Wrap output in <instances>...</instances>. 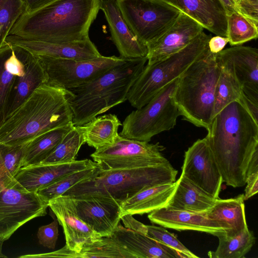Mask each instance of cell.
I'll list each match as a JSON object with an SVG mask.
<instances>
[{"label": "cell", "instance_id": "obj_1", "mask_svg": "<svg viewBox=\"0 0 258 258\" xmlns=\"http://www.w3.org/2000/svg\"><path fill=\"white\" fill-rule=\"evenodd\" d=\"M206 138L223 181L233 187L246 184L250 160L258 149V122L239 101L214 116Z\"/></svg>", "mask_w": 258, "mask_h": 258}, {"label": "cell", "instance_id": "obj_2", "mask_svg": "<svg viewBox=\"0 0 258 258\" xmlns=\"http://www.w3.org/2000/svg\"><path fill=\"white\" fill-rule=\"evenodd\" d=\"M103 0H55L19 17L9 35L51 43L90 39V28Z\"/></svg>", "mask_w": 258, "mask_h": 258}, {"label": "cell", "instance_id": "obj_3", "mask_svg": "<svg viewBox=\"0 0 258 258\" xmlns=\"http://www.w3.org/2000/svg\"><path fill=\"white\" fill-rule=\"evenodd\" d=\"M72 93L65 88L44 84L0 127V143L11 146L26 144L52 129L73 122L70 104Z\"/></svg>", "mask_w": 258, "mask_h": 258}, {"label": "cell", "instance_id": "obj_4", "mask_svg": "<svg viewBox=\"0 0 258 258\" xmlns=\"http://www.w3.org/2000/svg\"><path fill=\"white\" fill-rule=\"evenodd\" d=\"M147 60V57L124 59L92 81L68 89L72 93L70 104L74 125H83L125 102Z\"/></svg>", "mask_w": 258, "mask_h": 258}, {"label": "cell", "instance_id": "obj_5", "mask_svg": "<svg viewBox=\"0 0 258 258\" xmlns=\"http://www.w3.org/2000/svg\"><path fill=\"white\" fill-rule=\"evenodd\" d=\"M177 173L170 162L125 169H102L99 166L92 176L74 185L62 195L73 198L104 196L121 204L144 188L175 182Z\"/></svg>", "mask_w": 258, "mask_h": 258}, {"label": "cell", "instance_id": "obj_6", "mask_svg": "<svg viewBox=\"0 0 258 258\" xmlns=\"http://www.w3.org/2000/svg\"><path fill=\"white\" fill-rule=\"evenodd\" d=\"M221 72L209 50L178 78L174 100L183 119L207 130L213 116L215 92Z\"/></svg>", "mask_w": 258, "mask_h": 258}, {"label": "cell", "instance_id": "obj_7", "mask_svg": "<svg viewBox=\"0 0 258 258\" xmlns=\"http://www.w3.org/2000/svg\"><path fill=\"white\" fill-rule=\"evenodd\" d=\"M211 36L204 31L186 46L165 58L147 63L131 87L127 96L131 105L139 109L166 85L178 78L209 50Z\"/></svg>", "mask_w": 258, "mask_h": 258}, {"label": "cell", "instance_id": "obj_8", "mask_svg": "<svg viewBox=\"0 0 258 258\" xmlns=\"http://www.w3.org/2000/svg\"><path fill=\"white\" fill-rule=\"evenodd\" d=\"M177 80L164 86L142 107L131 112L123 121L119 135L149 142L155 135L174 128L181 115L174 100Z\"/></svg>", "mask_w": 258, "mask_h": 258}, {"label": "cell", "instance_id": "obj_9", "mask_svg": "<svg viewBox=\"0 0 258 258\" xmlns=\"http://www.w3.org/2000/svg\"><path fill=\"white\" fill-rule=\"evenodd\" d=\"M135 35L147 46L175 21L180 12L159 0H115Z\"/></svg>", "mask_w": 258, "mask_h": 258}, {"label": "cell", "instance_id": "obj_10", "mask_svg": "<svg viewBox=\"0 0 258 258\" xmlns=\"http://www.w3.org/2000/svg\"><path fill=\"white\" fill-rule=\"evenodd\" d=\"M164 149L158 142L129 139L118 134L113 144L96 149L91 157L102 169L133 168L169 162L162 154Z\"/></svg>", "mask_w": 258, "mask_h": 258}, {"label": "cell", "instance_id": "obj_11", "mask_svg": "<svg viewBox=\"0 0 258 258\" xmlns=\"http://www.w3.org/2000/svg\"><path fill=\"white\" fill-rule=\"evenodd\" d=\"M47 78V84L66 89L84 85L95 79L125 58L114 55L87 60L38 56Z\"/></svg>", "mask_w": 258, "mask_h": 258}, {"label": "cell", "instance_id": "obj_12", "mask_svg": "<svg viewBox=\"0 0 258 258\" xmlns=\"http://www.w3.org/2000/svg\"><path fill=\"white\" fill-rule=\"evenodd\" d=\"M48 207L36 192L27 190L16 180L0 192V240L9 239L30 220L45 216Z\"/></svg>", "mask_w": 258, "mask_h": 258}, {"label": "cell", "instance_id": "obj_13", "mask_svg": "<svg viewBox=\"0 0 258 258\" xmlns=\"http://www.w3.org/2000/svg\"><path fill=\"white\" fill-rule=\"evenodd\" d=\"M181 174L213 197L219 198L223 179L206 137L196 141L185 151Z\"/></svg>", "mask_w": 258, "mask_h": 258}, {"label": "cell", "instance_id": "obj_14", "mask_svg": "<svg viewBox=\"0 0 258 258\" xmlns=\"http://www.w3.org/2000/svg\"><path fill=\"white\" fill-rule=\"evenodd\" d=\"M48 207L62 226L66 239L64 247L79 252L86 244L94 243L101 236L78 216L75 201L68 195H61L48 202Z\"/></svg>", "mask_w": 258, "mask_h": 258}, {"label": "cell", "instance_id": "obj_15", "mask_svg": "<svg viewBox=\"0 0 258 258\" xmlns=\"http://www.w3.org/2000/svg\"><path fill=\"white\" fill-rule=\"evenodd\" d=\"M73 198L78 215L85 223L101 237L112 235L121 220L119 202L113 198L99 195Z\"/></svg>", "mask_w": 258, "mask_h": 258}, {"label": "cell", "instance_id": "obj_16", "mask_svg": "<svg viewBox=\"0 0 258 258\" xmlns=\"http://www.w3.org/2000/svg\"><path fill=\"white\" fill-rule=\"evenodd\" d=\"M197 21L180 12L173 24L159 37L147 44V63H152L181 49L203 31Z\"/></svg>", "mask_w": 258, "mask_h": 258}, {"label": "cell", "instance_id": "obj_17", "mask_svg": "<svg viewBox=\"0 0 258 258\" xmlns=\"http://www.w3.org/2000/svg\"><path fill=\"white\" fill-rule=\"evenodd\" d=\"M5 41L19 46L37 56L80 60L92 59L101 55L90 39L73 42L51 43L8 35Z\"/></svg>", "mask_w": 258, "mask_h": 258}, {"label": "cell", "instance_id": "obj_18", "mask_svg": "<svg viewBox=\"0 0 258 258\" xmlns=\"http://www.w3.org/2000/svg\"><path fill=\"white\" fill-rule=\"evenodd\" d=\"M31 55L24 48L6 41L0 47V127L6 118L16 82Z\"/></svg>", "mask_w": 258, "mask_h": 258}, {"label": "cell", "instance_id": "obj_19", "mask_svg": "<svg viewBox=\"0 0 258 258\" xmlns=\"http://www.w3.org/2000/svg\"><path fill=\"white\" fill-rule=\"evenodd\" d=\"M216 55L231 64L244 95L258 104L257 49L236 45L223 49Z\"/></svg>", "mask_w": 258, "mask_h": 258}, {"label": "cell", "instance_id": "obj_20", "mask_svg": "<svg viewBox=\"0 0 258 258\" xmlns=\"http://www.w3.org/2000/svg\"><path fill=\"white\" fill-rule=\"evenodd\" d=\"M101 10L108 23L111 39L120 56L125 59L147 57V46L131 31L124 20L115 0H103Z\"/></svg>", "mask_w": 258, "mask_h": 258}, {"label": "cell", "instance_id": "obj_21", "mask_svg": "<svg viewBox=\"0 0 258 258\" xmlns=\"http://www.w3.org/2000/svg\"><path fill=\"white\" fill-rule=\"evenodd\" d=\"M178 10L217 36L226 37L227 13L221 0H159Z\"/></svg>", "mask_w": 258, "mask_h": 258}, {"label": "cell", "instance_id": "obj_22", "mask_svg": "<svg viewBox=\"0 0 258 258\" xmlns=\"http://www.w3.org/2000/svg\"><path fill=\"white\" fill-rule=\"evenodd\" d=\"M148 217L153 223L178 231H198L217 237L225 235L224 228L216 221L208 218L205 213L191 212L164 207L149 213Z\"/></svg>", "mask_w": 258, "mask_h": 258}, {"label": "cell", "instance_id": "obj_23", "mask_svg": "<svg viewBox=\"0 0 258 258\" xmlns=\"http://www.w3.org/2000/svg\"><path fill=\"white\" fill-rule=\"evenodd\" d=\"M96 164L89 159L61 164H37L21 167L15 179L29 191L36 192L59 178Z\"/></svg>", "mask_w": 258, "mask_h": 258}, {"label": "cell", "instance_id": "obj_24", "mask_svg": "<svg viewBox=\"0 0 258 258\" xmlns=\"http://www.w3.org/2000/svg\"><path fill=\"white\" fill-rule=\"evenodd\" d=\"M110 236L134 258H185L174 249L146 235L126 228L120 222Z\"/></svg>", "mask_w": 258, "mask_h": 258}, {"label": "cell", "instance_id": "obj_25", "mask_svg": "<svg viewBox=\"0 0 258 258\" xmlns=\"http://www.w3.org/2000/svg\"><path fill=\"white\" fill-rule=\"evenodd\" d=\"M216 199L181 174L175 182L173 194L165 207L206 213L213 207Z\"/></svg>", "mask_w": 258, "mask_h": 258}, {"label": "cell", "instance_id": "obj_26", "mask_svg": "<svg viewBox=\"0 0 258 258\" xmlns=\"http://www.w3.org/2000/svg\"><path fill=\"white\" fill-rule=\"evenodd\" d=\"M244 201L243 194L228 199H217L213 207L205 213L224 228L225 236L233 237L248 228Z\"/></svg>", "mask_w": 258, "mask_h": 258}, {"label": "cell", "instance_id": "obj_27", "mask_svg": "<svg viewBox=\"0 0 258 258\" xmlns=\"http://www.w3.org/2000/svg\"><path fill=\"white\" fill-rule=\"evenodd\" d=\"M175 182L144 188L120 204L121 217L143 215L165 207L175 189Z\"/></svg>", "mask_w": 258, "mask_h": 258}, {"label": "cell", "instance_id": "obj_28", "mask_svg": "<svg viewBox=\"0 0 258 258\" xmlns=\"http://www.w3.org/2000/svg\"><path fill=\"white\" fill-rule=\"evenodd\" d=\"M19 257L134 258L128 250L118 244L110 236L102 237L100 240L94 243L85 244L79 252L72 251L64 246L59 250L48 253L26 254Z\"/></svg>", "mask_w": 258, "mask_h": 258}, {"label": "cell", "instance_id": "obj_29", "mask_svg": "<svg viewBox=\"0 0 258 258\" xmlns=\"http://www.w3.org/2000/svg\"><path fill=\"white\" fill-rule=\"evenodd\" d=\"M47 78L38 56L31 55L24 74L19 77L10 99L6 118L21 105L40 86L46 84Z\"/></svg>", "mask_w": 258, "mask_h": 258}, {"label": "cell", "instance_id": "obj_30", "mask_svg": "<svg viewBox=\"0 0 258 258\" xmlns=\"http://www.w3.org/2000/svg\"><path fill=\"white\" fill-rule=\"evenodd\" d=\"M74 126L73 122L45 132L25 144L21 167L41 163Z\"/></svg>", "mask_w": 258, "mask_h": 258}, {"label": "cell", "instance_id": "obj_31", "mask_svg": "<svg viewBox=\"0 0 258 258\" xmlns=\"http://www.w3.org/2000/svg\"><path fill=\"white\" fill-rule=\"evenodd\" d=\"M121 125L122 123L116 115L108 114L96 117L79 126L85 143L98 149L115 142Z\"/></svg>", "mask_w": 258, "mask_h": 258}, {"label": "cell", "instance_id": "obj_32", "mask_svg": "<svg viewBox=\"0 0 258 258\" xmlns=\"http://www.w3.org/2000/svg\"><path fill=\"white\" fill-rule=\"evenodd\" d=\"M216 56L221 67V72L215 88L213 117L230 103L239 101L242 94V86L231 64L216 54Z\"/></svg>", "mask_w": 258, "mask_h": 258}, {"label": "cell", "instance_id": "obj_33", "mask_svg": "<svg viewBox=\"0 0 258 258\" xmlns=\"http://www.w3.org/2000/svg\"><path fill=\"white\" fill-rule=\"evenodd\" d=\"M125 227L146 235L165 245L177 250L186 258H197L196 255L185 247L175 236L162 226L145 225L135 219L132 215L121 217Z\"/></svg>", "mask_w": 258, "mask_h": 258}, {"label": "cell", "instance_id": "obj_34", "mask_svg": "<svg viewBox=\"0 0 258 258\" xmlns=\"http://www.w3.org/2000/svg\"><path fill=\"white\" fill-rule=\"evenodd\" d=\"M219 244L215 251H210L211 258H242L250 250L255 243V238L248 228L238 235L228 237L219 236Z\"/></svg>", "mask_w": 258, "mask_h": 258}, {"label": "cell", "instance_id": "obj_35", "mask_svg": "<svg viewBox=\"0 0 258 258\" xmlns=\"http://www.w3.org/2000/svg\"><path fill=\"white\" fill-rule=\"evenodd\" d=\"M85 143L79 126H74L61 139L50 154L41 163L61 164L76 160L81 146Z\"/></svg>", "mask_w": 258, "mask_h": 258}, {"label": "cell", "instance_id": "obj_36", "mask_svg": "<svg viewBox=\"0 0 258 258\" xmlns=\"http://www.w3.org/2000/svg\"><path fill=\"white\" fill-rule=\"evenodd\" d=\"M25 144L11 146L0 143V192L15 182L21 167Z\"/></svg>", "mask_w": 258, "mask_h": 258}, {"label": "cell", "instance_id": "obj_37", "mask_svg": "<svg viewBox=\"0 0 258 258\" xmlns=\"http://www.w3.org/2000/svg\"><path fill=\"white\" fill-rule=\"evenodd\" d=\"M98 167L96 163L95 165L70 173L39 189L36 193L43 201L48 204L50 200L62 195L77 183L90 178Z\"/></svg>", "mask_w": 258, "mask_h": 258}, {"label": "cell", "instance_id": "obj_38", "mask_svg": "<svg viewBox=\"0 0 258 258\" xmlns=\"http://www.w3.org/2000/svg\"><path fill=\"white\" fill-rule=\"evenodd\" d=\"M227 35L231 46L255 39L258 36V24L238 12L227 16Z\"/></svg>", "mask_w": 258, "mask_h": 258}, {"label": "cell", "instance_id": "obj_39", "mask_svg": "<svg viewBox=\"0 0 258 258\" xmlns=\"http://www.w3.org/2000/svg\"><path fill=\"white\" fill-rule=\"evenodd\" d=\"M25 11L23 0H0V47Z\"/></svg>", "mask_w": 258, "mask_h": 258}, {"label": "cell", "instance_id": "obj_40", "mask_svg": "<svg viewBox=\"0 0 258 258\" xmlns=\"http://www.w3.org/2000/svg\"><path fill=\"white\" fill-rule=\"evenodd\" d=\"M53 221L38 228L37 237L40 244L50 249H54L58 236V222L54 213L50 209Z\"/></svg>", "mask_w": 258, "mask_h": 258}, {"label": "cell", "instance_id": "obj_41", "mask_svg": "<svg viewBox=\"0 0 258 258\" xmlns=\"http://www.w3.org/2000/svg\"><path fill=\"white\" fill-rule=\"evenodd\" d=\"M239 12L258 24V0H238Z\"/></svg>", "mask_w": 258, "mask_h": 258}, {"label": "cell", "instance_id": "obj_42", "mask_svg": "<svg viewBox=\"0 0 258 258\" xmlns=\"http://www.w3.org/2000/svg\"><path fill=\"white\" fill-rule=\"evenodd\" d=\"M246 186L243 194L244 200H247L258 192V171L251 173L246 180Z\"/></svg>", "mask_w": 258, "mask_h": 258}, {"label": "cell", "instance_id": "obj_43", "mask_svg": "<svg viewBox=\"0 0 258 258\" xmlns=\"http://www.w3.org/2000/svg\"><path fill=\"white\" fill-rule=\"evenodd\" d=\"M228 42L227 37L217 35L211 37L208 42V49L211 53L217 54L222 50Z\"/></svg>", "mask_w": 258, "mask_h": 258}, {"label": "cell", "instance_id": "obj_44", "mask_svg": "<svg viewBox=\"0 0 258 258\" xmlns=\"http://www.w3.org/2000/svg\"><path fill=\"white\" fill-rule=\"evenodd\" d=\"M55 0H25V12L36 10Z\"/></svg>", "mask_w": 258, "mask_h": 258}, {"label": "cell", "instance_id": "obj_45", "mask_svg": "<svg viewBox=\"0 0 258 258\" xmlns=\"http://www.w3.org/2000/svg\"><path fill=\"white\" fill-rule=\"evenodd\" d=\"M258 171V149L254 152L248 165L246 176L252 172Z\"/></svg>", "mask_w": 258, "mask_h": 258}, {"label": "cell", "instance_id": "obj_46", "mask_svg": "<svg viewBox=\"0 0 258 258\" xmlns=\"http://www.w3.org/2000/svg\"><path fill=\"white\" fill-rule=\"evenodd\" d=\"M221 1L225 7L227 16L233 12L240 13L238 8L234 0H221Z\"/></svg>", "mask_w": 258, "mask_h": 258}, {"label": "cell", "instance_id": "obj_47", "mask_svg": "<svg viewBox=\"0 0 258 258\" xmlns=\"http://www.w3.org/2000/svg\"><path fill=\"white\" fill-rule=\"evenodd\" d=\"M4 242L0 240V257H7V256L3 253L2 251V247Z\"/></svg>", "mask_w": 258, "mask_h": 258}, {"label": "cell", "instance_id": "obj_48", "mask_svg": "<svg viewBox=\"0 0 258 258\" xmlns=\"http://www.w3.org/2000/svg\"><path fill=\"white\" fill-rule=\"evenodd\" d=\"M23 2H24L25 0H23Z\"/></svg>", "mask_w": 258, "mask_h": 258}]
</instances>
